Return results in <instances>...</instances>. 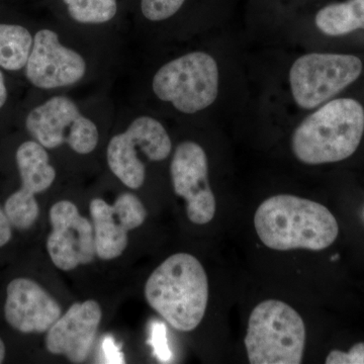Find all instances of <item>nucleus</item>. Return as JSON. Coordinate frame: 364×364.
<instances>
[{
	"label": "nucleus",
	"instance_id": "obj_15",
	"mask_svg": "<svg viewBox=\"0 0 364 364\" xmlns=\"http://www.w3.org/2000/svg\"><path fill=\"white\" fill-rule=\"evenodd\" d=\"M62 316L61 306L33 279L18 277L6 287L4 318L23 334H42Z\"/></svg>",
	"mask_w": 364,
	"mask_h": 364
},
{
	"label": "nucleus",
	"instance_id": "obj_17",
	"mask_svg": "<svg viewBox=\"0 0 364 364\" xmlns=\"http://www.w3.org/2000/svg\"><path fill=\"white\" fill-rule=\"evenodd\" d=\"M33 42L25 26L0 23V67L9 71L26 67Z\"/></svg>",
	"mask_w": 364,
	"mask_h": 364
},
{
	"label": "nucleus",
	"instance_id": "obj_20",
	"mask_svg": "<svg viewBox=\"0 0 364 364\" xmlns=\"http://www.w3.org/2000/svg\"><path fill=\"white\" fill-rule=\"evenodd\" d=\"M326 364H364V342L354 344L348 351L332 350Z\"/></svg>",
	"mask_w": 364,
	"mask_h": 364
},
{
	"label": "nucleus",
	"instance_id": "obj_12",
	"mask_svg": "<svg viewBox=\"0 0 364 364\" xmlns=\"http://www.w3.org/2000/svg\"><path fill=\"white\" fill-rule=\"evenodd\" d=\"M85 72V60L62 45L56 33L45 28L36 33L26 64V78L33 86L53 90L74 85Z\"/></svg>",
	"mask_w": 364,
	"mask_h": 364
},
{
	"label": "nucleus",
	"instance_id": "obj_1",
	"mask_svg": "<svg viewBox=\"0 0 364 364\" xmlns=\"http://www.w3.org/2000/svg\"><path fill=\"white\" fill-rule=\"evenodd\" d=\"M260 241L277 251H321L336 241L339 225L329 208L308 198L277 195L261 203L254 215Z\"/></svg>",
	"mask_w": 364,
	"mask_h": 364
},
{
	"label": "nucleus",
	"instance_id": "obj_22",
	"mask_svg": "<svg viewBox=\"0 0 364 364\" xmlns=\"http://www.w3.org/2000/svg\"><path fill=\"white\" fill-rule=\"evenodd\" d=\"M102 351L105 363H124V355L121 347L117 344L112 335H107L102 341Z\"/></svg>",
	"mask_w": 364,
	"mask_h": 364
},
{
	"label": "nucleus",
	"instance_id": "obj_3",
	"mask_svg": "<svg viewBox=\"0 0 364 364\" xmlns=\"http://www.w3.org/2000/svg\"><path fill=\"white\" fill-rule=\"evenodd\" d=\"M145 298L177 331H193L208 308L207 272L191 254H173L151 273L145 284Z\"/></svg>",
	"mask_w": 364,
	"mask_h": 364
},
{
	"label": "nucleus",
	"instance_id": "obj_13",
	"mask_svg": "<svg viewBox=\"0 0 364 364\" xmlns=\"http://www.w3.org/2000/svg\"><path fill=\"white\" fill-rule=\"evenodd\" d=\"M95 228L97 256L102 260L119 257L128 246V233L144 224L147 210L138 196L123 193L114 205L95 198L90 205Z\"/></svg>",
	"mask_w": 364,
	"mask_h": 364
},
{
	"label": "nucleus",
	"instance_id": "obj_6",
	"mask_svg": "<svg viewBox=\"0 0 364 364\" xmlns=\"http://www.w3.org/2000/svg\"><path fill=\"white\" fill-rule=\"evenodd\" d=\"M358 56L343 53H308L289 73L291 95L303 109H316L355 82L363 72Z\"/></svg>",
	"mask_w": 364,
	"mask_h": 364
},
{
	"label": "nucleus",
	"instance_id": "obj_24",
	"mask_svg": "<svg viewBox=\"0 0 364 364\" xmlns=\"http://www.w3.org/2000/svg\"><path fill=\"white\" fill-rule=\"evenodd\" d=\"M7 100V90L4 74L0 71V109L4 107Z\"/></svg>",
	"mask_w": 364,
	"mask_h": 364
},
{
	"label": "nucleus",
	"instance_id": "obj_11",
	"mask_svg": "<svg viewBox=\"0 0 364 364\" xmlns=\"http://www.w3.org/2000/svg\"><path fill=\"white\" fill-rule=\"evenodd\" d=\"M52 232L47 250L55 267L64 272L90 264L97 256L95 228L69 200H60L50 210Z\"/></svg>",
	"mask_w": 364,
	"mask_h": 364
},
{
	"label": "nucleus",
	"instance_id": "obj_5",
	"mask_svg": "<svg viewBox=\"0 0 364 364\" xmlns=\"http://www.w3.org/2000/svg\"><path fill=\"white\" fill-rule=\"evenodd\" d=\"M219 66L208 53L196 51L160 67L152 80L153 92L182 114L210 107L219 95Z\"/></svg>",
	"mask_w": 364,
	"mask_h": 364
},
{
	"label": "nucleus",
	"instance_id": "obj_23",
	"mask_svg": "<svg viewBox=\"0 0 364 364\" xmlns=\"http://www.w3.org/2000/svg\"><path fill=\"white\" fill-rule=\"evenodd\" d=\"M11 224L6 215L4 210L0 208V248L6 246L11 241L13 232H11Z\"/></svg>",
	"mask_w": 364,
	"mask_h": 364
},
{
	"label": "nucleus",
	"instance_id": "obj_18",
	"mask_svg": "<svg viewBox=\"0 0 364 364\" xmlns=\"http://www.w3.org/2000/svg\"><path fill=\"white\" fill-rule=\"evenodd\" d=\"M72 20L82 25H102L116 18L119 0H60Z\"/></svg>",
	"mask_w": 364,
	"mask_h": 364
},
{
	"label": "nucleus",
	"instance_id": "obj_8",
	"mask_svg": "<svg viewBox=\"0 0 364 364\" xmlns=\"http://www.w3.org/2000/svg\"><path fill=\"white\" fill-rule=\"evenodd\" d=\"M26 130L46 149L67 144L78 154H90L98 144L97 127L65 97H55L33 109Z\"/></svg>",
	"mask_w": 364,
	"mask_h": 364
},
{
	"label": "nucleus",
	"instance_id": "obj_25",
	"mask_svg": "<svg viewBox=\"0 0 364 364\" xmlns=\"http://www.w3.org/2000/svg\"><path fill=\"white\" fill-rule=\"evenodd\" d=\"M6 344H4V340L0 338V363H4V359H6Z\"/></svg>",
	"mask_w": 364,
	"mask_h": 364
},
{
	"label": "nucleus",
	"instance_id": "obj_4",
	"mask_svg": "<svg viewBox=\"0 0 364 364\" xmlns=\"http://www.w3.org/2000/svg\"><path fill=\"white\" fill-rule=\"evenodd\" d=\"M306 339L299 314L284 301L267 299L251 312L244 344L251 364H299Z\"/></svg>",
	"mask_w": 364,
	"mask_h": 364
},
{
	"label": "nucleus",
	"instance_id": "obj_21",
	"mask_svg": "<svg viewBox=\"0 0 364 364\" xmlns=\"http://www.w3.org/2000/svg\"><path fill=\"white\" fill-rule=\"evenodd\" d=\"M150 343L154 349L155 355L160 360H168L169 349L167 347L166 336H165V326L162 323H153L151 328Z\"/></svg>",
	"mask_w": 364,
	"mask_h": 364
},
{
	"label": "nucleus",
	"instance_id": "obj_19",
	"mask_svg": "<svg viewBox=\"0 0 364 364\" xmlns=\"http://www.w3.org/2000/svg\"><path fill=\"white\" fill-rule=\"evenodd\" d=\"M186 1L188 0H139V6L144 18L159 23L173 18Z\"/></svg>",
	"mask_w": 364,
	"mask_h": 364
},
{
	"label": "nucleus",
	"instance_id": "obj_16",
	"mask_svg": "<svg viewBox=\"0 0 364 364\" xmlns=\"http://www.w3.org/2000/svg\"><path fill=\"white\" fill-rule=\"evenodd\" d=\"M316 26L329 37H342L364 31V0L335 2L321 9L315 16Z\"/></svg>",
	"mask_w": 364,
	"mask_h": 364
},
{
	"label": "nucleus",
	"instance_id": "obj_7",
	"mask_svg": "<svg viewBox=\"0 0 364 364\" xmlns=\"http://www.w3.org/2000/svg\"><path fill=\"white\" fill-rule=\"evenodd\" d=\"M171 150V139L166 129L157 119L143 116L136 119L124 133L112 136L107 146V164L124 186L138 189L146 178L145 163L139 152L150 161L159 162L168 158Z\"/></svg>",
	"mask_w": 364,
	"mask_h": 364
},
{
	"label": "nucleus",
	"instance_id": "obj_14",
	"mask_svg": "<svg viewBox=\"0 0 364 364\" xmlns=\"http://www.w3.org/2000/svg\"><path fill=\"white\" fill-rule=\"evenodd\" d=\"M102 311L93 299L73 304L50 328L45 345L52 354L65 355L72 363H81L95 343Z\"/></svg>",
	"mask_w": 364,
	"mask_h": 364
},
{
	"label": "nucleus",
	"instance_id": "obj_10",
	"mask_svg": "<svg viewBox=\"0 0 364 364\" xmlns=\"http://www.w3.org/2000/svg\"><path fill=\"white\" fill-rule=\"evenodd\" d=\"M16 160L21 188L7 198L4 210L11 226L25 231L39 218V203L35 196L50 188L56 178V170L50 164L46 148L37 141L21 144Z\"/></svg>",
	"mask_w": 364,
	"mask_h": 364
},
{
	"label": "nucleus",
	"instance_id": "obj_9",
	"mask_svg": "<svg viewBox=\"0 0 364 364\" xmlns=\"http://www.w3.org/2000/svg\"><path fill=\"white\" fill-rule=\"evenodd\" d=\"M174 193L186 202V215L196 225L212 222L217 202L210 181L208 161L202 146L186 141L177 146L170 165Z\"/></svg>",
	"mask_w": 364,
	"mask_h": 364
},
{
	"label": "nucleus",
	"instance_id": "obj_2",
	"mask_svg": "<svg viewBox=\"0 0 364 364\" xmlns=\"http://www.w3.org/2000/svg\"><path fill=\"white\" fill-rule=\"evenodd\" d=\"M364 136V107L352 97L329 100L294 129L291 148L306 165L344 161L358 151Z\"/></svg>",
	"mask_w": 364,
	"mask_h": 364
}]
</instances>
